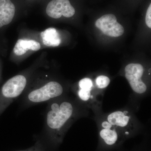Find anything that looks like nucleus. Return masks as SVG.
<instances>
[{"mask_svg":"<svg viewBox=\"0 0 151 151\" xmlns=\"http://www.w3.org/2000/svg\"><path fill=\"white\" fill-rule=\"evenodd\" d=\"M73 111L72 104L67 101L53 103L50 106L46 116L47 129L55 145L61 142V130L71 118Z\"/></svg>","mask_w":151,"mask_h":151,"instance_id":"nucleus-1","label":"nucleus"},{"mask_svg":"<svg viewBox=\"0 0 151 151\" xmlns=\"http://www.w3.org/2000/svg\"><path fill=\"white\" fill-rule=\"evenodd\" d=\"M25 76L19 74L7 80L0 89V115L22 93L27 85Z\"/></svg>","mask_w":151,"mask_h":151,"instance_id":"nucleus-2","label":"nucleus"},{"mask_svg":"<svg viewBox=\"0 0 151 151\" xmlns=\"http://www.w3.org/2000/svg\"><path fill=\"white\" fill-rule=\"evenodd\" d=\"M62 85L55 81H50L42 86L32 90L27 96V100L30 104L47 102L62 95Z\"/></svg>","mask_w":151,"mask_h":151,"instance_id":"nucleus-3","label":"nucleus"},{"mask_svg":"<svg viewBox=\"0 0 151 151\" xmlns=\"http://www.w3.org/2000/svg\"><path fill=\"white\" fill-rule=\"evenodd\" d=\"M47 15L53 19H59L62 17H71L76 13L75 8L70 0H50L45 7Z\"/></svg>","mask_w":151,"mask_h":151,"instance_id":"nucleus-4","label":"nucleus"},{"mask_svg":"<svg viewBox=\"0 0 151 151\" xmlns=\"http://www.w3.org/2000/svg\"><path fill=\"white\" fill-rule=\"evenodd\" d=\"M144 71L143 66L139 63H130L125 68L126 78L132 90L138 94H143L147 91V86L141 79Z\"/></svg>","mask_w":151,"mask_h":151,"instance_id":"nucleus-5","label":"nucleus"},{"mask_svg":"<svg viewBox=\"0 0 151 151\" xmlns=\"http://www.w3.org/2000/svg\"><path fill=\"white\" fill-rule=\"evenodd\" d=\"M95 25L105 35L111 37H119L124 34V28L117 22L113 14H107L101 17L95 22Z\"/></svg>","mask_w":151,"mask_h":151,"instance_id":"nucleus-6","label":"nucleus"},{"mask_svg":"<svg viewBox=\"0 0 151 151\" xmlns=\"http://www.w3.org/2000/svg\"><path fill=\"white\" fill-rule=\"evenodd\" d=\"M17 11V6L13 0H0V28L12 22Z\"/></svg>","mask_w":151,"mask_h":151,"instance_id":"nucleus-7","label":"nucleus"},{"mask_svg":"<svg viewBox=\"0 0 151 151\" xmlns=\"http://www.w3.org/2000/svg\"><path fill=\"white\" fill-rule=\"evenodd\" d=\"M41 48L40 44L33 40L19 39L14 47V53L17 56H22L28 51H36Z\"/></svg>","mask_w":151,"mask_h":151,"instance_id":"nucleus-8","label":"nucleus"},{"mask_svg":"<svg viewBox=\"0 0 151 151\" xmlns=\"http://www.w3.org/2000/svg\"><path fill=\"white\" fill-rule=\"evenodd\" d=\"M40 35L42 43L45 46L56 47L61 43V38L59 32L55 28L46 29L41 32Z\"/></svg>","mask_w":151,"mask_h":151,"instance_id":"nucleus-9","label":"nucleus"},{"mask_svg":"<svg viewBox=\"0 0 151 151\" xmlns=\"http://www.w3.org/2000/svg\"><path fill=\"white\" fill-rule=\"evenodd\" d=\"M100 138L105 146L113 147L116 145L117 143H120L119 135L115 129H103L100 133Z\"/></svg>","mask_w":151,"mask_h":151,"instance_id":"nucleus-10","label":"nucleus"},{"mask_svg":"<svg viewBox=\"0 0 151 151\" xmlns=\"http://www.w3.org/2000/svg\"><path fill=\"white\" fill-rule=\"evenodd\" d=\"M129 116L121 111H117L110 114L108 117V121L113 126L124 127H126L129 122Z\"/></svg>","mask_w":151,"mask_h":151,"instance_id":"nucleus-11","label":"nucleus"},{"mask_svg":"<svg viewBox=\"0 0 151 151\" xmlns=\"http://www.w3.org/2000/svg\"><path fill=\"white\" fill-rule=\"evenodd\" d=\"M110 83V78L105 76H100L96 79V83L97 87L100 89H104L109 85Z\"/></svg>","mask_w":151,"mask_h":151,"instance_id":"nucleus-12","label":"nucleus"},{"mask_svg":"<svg viewBox=\"0 0 151 151\" xmlns=\"http://www.w3.org/2000/svg\"><path fill=\"white\" fill-rule=\"evenodd\" d=\"M78 85L81 89L91 91L93 86V83L91 79L89 78H85L81 79L79 81Z\"/></svg>","mask_w":151,"mask_h":151,"instance_id":"nucleus-13","label":"nucleus"},{"mask_svg":"<svg viewBox=\"0 0 151 151\" xmlns=\"http://www.w3.org/2000/svg\"><path fill=\"white\" fill-rule=\"evenodd\" d=\"M19 151H46V149L41 141H38L31 147L24 150Z\"/></svg>","mask_w":151,"mask_h":151,"instance_id":"nucleus-14","label":"nucleus"},{"mask_svg":"<svg viewBox=\"0 0 151 151\" xmlns=\"http://www.w3.org/2000/svg\"><path fill=\"white\" fill-rule=\"evenodd\" d=\"M91 91L80 89L78 92V95L79 98L83 101L89 100L91 96Z\"/></svg>","mask_w":151,"mask_h":151,"instance_id":"nucleus-15","label":"nucleus"},{"mask_svg":"<svg viewBox=\"0 0 151 151\" xmlns=\"http://www.w3.org/2000/svg\"><path fill=\"white\" fill-rule=\"evenodd\" d=\"M145 22L146 24L150 28H151V4H150L146 13Z\"/></svg>","mask_w":151,"mask_h":151,"instance_id":"nucleus-16","label":"nucleus"},{"mask_svg":"<svg viewBox=\"0 0 151 151\" xmlns=\"http://www.w3.org/2000/svg\"><path fill=\"white\" fill-rule=\"evenodd\" d=\"M102 126L104 129H111V128L113 127V125H111L109 122H106V121L103 122Z\"/></svg>","mask_w":151,"mask_h":151,"instance_id":"nucleus-17","label":"nucleus"},{"mask_svg":"<svg viewBox=\"0 0 151 151\" xmlns=\"http://www.w3.org/2000/svg\"><path fill=\"white\" fill-rule=\"evenodd\" d=\"M125 134L127 135V136H128V135H129V132H126L125 133Z\"/></svg>","mask_w":151,"mask_h":151,"instance_id":"nucleus-18","label":"nucleus"},{"mask_svg":"<svg viewBox=\"0 0 151 151\" xmlns=\"http://www.w3.org/2000/svg\"><path fill=\"white\" fill-rule=\"evenodd\" d=\"M27 1H35V0H27Z\"/></svg>","mask_w":151,"mask_h":151,"instance_id":"nucleus-19","label":"nucleus"}]
</instances>
